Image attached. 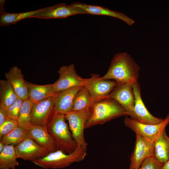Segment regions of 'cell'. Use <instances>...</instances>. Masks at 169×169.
Listing matches in <instances>:
<instances>
[{
    "label": "cell",
    "instance_id": "1",
    "mask_svg": "<svg viewBox=\"0 0 169 169\" xmlns=\"http://www.w3.org/2000/svg\"><path fill=\"white\" fill-rule=\"evenodd\" d=\"M140 68L130 54L119 52L113 56L107 73L101 78L113 79L118 84L126 83L133 85L138 82Z\"/></svg>",
    "mask_w": 169,
    "mask_h": 169
},
{
    "label": "cell",
    "instance_id": "2",
    "mask_svg": "<svg viewBox=\"0 0 169 169\" xmlns=\"http://www.w3.org/2000/svg\"><path fill=\"white\" fill-rule=\"evenodd\" d=\"M65 120V115L54 112L46 126L55 140L58 150L70 154L75 150L78 146Z\"/></svg>",
    "mask_w": 169,
    "mask_h": 169
},
{
    "label": "cell",
    "instance_id": "3",
    "mask_svg": "<svg viewBox=\"0 0 169 169\" xmlns=\"http://www.w3.org/2000/svg\"><path fill=\"white\" fill-rule=\"evenodd\" d=\"M126 115H128L126 111L115 100L110 98L103 99L94 103L85 129Z\"/></svg>",
    "mask_w": 169,
    "mask_h": 169
},
{
    "label": "cell",
    "instance_id": "4",
    "mask_svg": "<svg viewBox=\"0 0 169 169\" xmlns=\"http://www.w3.org/2000/svg\"><path fill=\"white\" fill-rule=\"evenodd\" d=\"M86 150L78 146L70 154L58 150L49 153L44 157L31 161L36 166L44 169H60L67 167L72 163L83 160L87 155Z\"/></svg>",
    "mask_w": 169,
    "mask_h": 169
},
{
    "label": "cell",
    "instance_id": "5",
    "mask_svg": "<svg viewBox=\"0 0 169 169\" xmlns=\"http://www.w3.org/2000/svg\"><path fill=\"white\" fill-rule=\"evenodd\" d=\"M91 109L72 110L65 115L72 137L77 146L86 150L88 144L85 140L84 131L86 124L91 114Z\"/></svg>",
    "mask_w": 169,
    "mask_h": 169
},
{
    "label": "cell",
    "instance_id": "6",
    "mask_svg": "<svg viewBox=\"0 0 169 169\" xmlns=\"http://www.w3.org/2000/svg\"><path fill=\"white\" fill-rule=\"evenodd\" d=\"M124 123L125 126L144 138L154 142L169 124V114L162 122L156 125L141 123L126 116Z\"/></svg>",
    "mask_w": 169,
    "mask_h": 169
},
{
    "label": "cell",
    "instance_id": "7",
    "mask_svg": "<svg viewBox=\"0 0 169 169\" xmlns=\"http://www.w3.org/2000/svg\"><path fill=\"white\" fill-rule=\"evenodd\" d=\"M58 72L59 78L53 84L56 93L74 87L84 86L87 81V79L83 78L78 74L73 64L61 66Z\"/></svg>",
    "mask_w": 169,
    "mask_h": 169
},
{
    "label": "cell",
    "instance_id": "8",
    "mask_svg": "<svg viewBox=\"0 0 169 169\" xmlns=\"http://www.w3.org/2000/svg\"><path fill=\"white\" fill-rule=\"evenodd\" d=\"M106 98L115 100L124 109L130 118L136 120L132 85L126 83L118 84Z\"/></svg>",
    "mask_w": 169,
    "mask_h": 169
},
{
    "label": "cell",
    "instance_id": "9",
    "mask_svg": "<svg viewBox=\"0 0 169 169\" xmlns=\"http://www.w3.org/2000/svg\"><path fill=\"white\" fill-rule=\"evenodd\" d=\"M55 95L42 101L32 102L31 124L36 126L47 125L54 113V101Z\"/></svg>",
    "mask_w": 169,
    "mask_h": 169
},
{
    "label": "cell",
    "instance_id": "10",
    "mask_svg": "<svg viewBox=\"0 0 169 169\" xmlns=\"http://www.w3.org/2000/svg\"><path fill=\"white\" fill-rule=\"evenodd\" d=\"M154 157V142L136 134V141L131 156L129 169H136L146 158Z\"/></svg>",
    "mask_w": 169,
    "mask_h": 169
},
{
    "label": "cell",
    "instance_id": "11",
    "mask_svg": "<svg viewBox=\"0 0 169 169\" xmlns=\"http://www.w3.org/2000/svg\"><path fill=\"white\" fill-rule=\"evenodd\" d=\"M117 84L115 81L104 79L98 74H93L87 79L84 86L96 102L106 98Z\"/></svg>",
    "mask_w": 169,
    "mask_h": 169
},
{
    "label": "cell",
    "instance_id": "12",
    "mask_svg": "<svg viewBox=\"0 0 169 169\" xmlns=\"http://www.w3.org/2000/svg\"><path fill=\"white\" fill-rule=\"evenodd\" d=\"M79 14H87L82 9L71 4L59 3L44 8V9L34 15L33 18L40 19H61Z\"/></svg>",
    "mask_w": 169,
    "mask_h": 169
},
{
    "label": "cell",
    "instance_id": "13",
    "mask_svg": "<svg viewBox=\"0 0 169 169\" xmlns=\"http://www.w3.org/2000/svg\"><path fill=\"white\" fill-rule=\"evenodd\" d=\"M15 149L17 158L31 161L42 158L50 153L28 137L15 146Z\"/></svg>",
    "mask_w": 169,
    "mask_h": 169
},
{
    "label": "cell",
    "instance_id": "14",
    "mask_svg": "<svg viewBox=\"0 0 169 169\" xmlns=\"http://www.w3.org/2000/svg\"><path fill=\"white\" fill-rule=\"evenodd\" d=\"M135 98L134 110L136 120L148 124L156 125L162 122L164 119L155 117L146 107L141 97V88L138 82L132 85Z\"/></svg>",
    "mask_w": 169,
    "mask_h": 169
},
{
    "label": "cell",
    "instance_id": "15",
    "mask_svg": "<svg viewBox=\"0 0 169 169\" xmlns=\"http://www.w3.org/2000/svg\"><path fill=\"white\" fill-rule=\"evenodd\" d=\"M25 131L28 137L50 153L58 150L55 140L49 132L46 126L30 124Z\"/></svg>",
    "mask_w": 169,
    "mask_h": 169
},
{
    "label": "cell",
    "instance_id": "16",
    "mask_svg": "<svg viewBox=\"0 0 169 169\" xmlns=\"http://www.w3.org/2000/svg\"><path fill=\"white\" fill-rule=\"evenodd\" d=\"M83 86L74 87L57 92L54 101V112L65 115L72 111L74 97Z\"/></svg>",
    "mask_w": 169,
    "mask_h": 169
},
{
    "label": "cell",
    "instance_id": "17",
    "mask_svg": "<svg viewBox=\"0 0 169 169\" xmlns=\"http://www.w3.org/2000/svg\"><path fill=\"white\" fill-rule=\"evenodd\" d=\"M7 80L13 87L18 98L23 100L29 99L28 82L25 80L21 70L17 66L11 67L5 74Z\"/></svg>",
    "mask_w": 169,
    "mask_h": 169
},
{
    "label": "cell",
    "instance_id": "18",
    "mask_svg": "<svg viewBox=\"0 0 169 169\" xmlns=\"http://www.w3.org/2000/svg\"><path fill=\"white\" fill-rule=\"evenodd\" d=\"M71 4L75 7L82 9L87 14L105 15L117 18L123 21L129 26H132L135 22L133 19L124 13L113 11L102 6L80 2H74Z\"/></svg>",
    "mask_w": 169,
    "mask_h": 169
},
{
    "label": "cell",
    "instance_id": "19",
    "mask_svg": "<svg viewBox=\"0 0 169 169\" xmlns=\"http://www.w3.org/2000/svg\"><path fill=\"white\" fill-rule=\"evenodd\" d=\"M29 99L32 102H38L45 100L54 95L56 92L53 84L38 85L28 82Z\"/></svg>",
    "mask_w": 169,
    "mask_h": 169
},
{
    "label": "cell",
    "instance_id": "20",
    "mask_svg": "<svg viewBox=\"0 0 169 169\" xmlns=\"http://www.w3.org/2000/svg\"><path fill=\"white\" fill-rule=\"evenodd\" d=\"M154 157L160 162L164 164L169 160V137L166 129L154 142Z\"/></svg>",
    "mask_w": 169,
    "mask_h": 169
},
{
    "label": "cell",
    "instance_id": "21",
    "mask_svg": "<svg viewBox=\"0 0 169 169\" xmlns=\"http://www.w3.org/2000/svg\"><path fill=\"white\" fill-rule=\"evenodd\" d=\"M95 102L87 88L83 86L78 91L74 97L72 110L81 111L91 109Z\"/></svg>",
    "mask_w": 169,
    "mask_h": 169
},
{
    "label": "cell",
    "instance_id": "22",
    "mask_svg": "<svg viewBox=\"0 0 169 169\" xmlns=\"http://www.w3.org/2000/svg\"><path fill=\"white\" fill-rule=\"evenodd\" d=\"M18 98L13 87L7 80H0V107L6 109Z\"/></svg>",
    "mask_w": 169,
    "mask_h": 169
},
{
    "label": "cell",
    "instance_id": "23",
    "mask_svg": "<svg viewBox=\"0 0 169 169\" xmlns=\"http://www.w3.org/2000/svg\"><path fill=\"white\" fill-rule=\"evenodd\" d=\"M44 8L19 13H9L6 12L0 15V26H7L15 24L17 22L25 19L33 18L34 15L42 11Z\"/></svg>",
    "mask_w": 169,
    "mask_h": 169
},
{
    "label": "cell",
    "instance_id": "24",
    "mask_svg": "<svg viewBox=\"0 0 169 169\" xmlns=\"http://www.w3.org/2000/svg\"><path fill=\"white\" fill-rule=\"evenodd\" d=\"M13 145L5 146L0 153V169H14L19 165Z\"/></svg>",
    "mask_w": 169,
    "mask_h": 169
},
{
    "label": "cell",
    "instance_id": "25",
    "mask_svg": "<svg viewBox=\"0 0 169 169\" xmlns=\"http://www.w3.org/2000/svg\"><path fill=\"white\" fill-rule=\"evenodd\" d=\"M28 137L25 130L18 126L11 132L3 136L0 141L4 146L13 145L16 146Z\"/></svg>",
    "mask_w": 169,
    "mask_h": 169
},
{
    "label": "cell",
    "instance_id": "26",
    "mask_svg": "<svg viewBox=\"0 0 169 169\" xmlns=\"http://www.w3.org/2000/svg\"><path fill=\"white\" fill-rule=\"evenodd\" d=\"M32 102L29 99L24 100L21 106L18 120V126L26 130L30 125Z\"/></svg>",
    "mask_w": 169,
    "mask_h": 169
},
{
    "label": "cell",
    "instance_id": "27",
    "mask_svg": "<svg viewBox=\"0 0 169 169\" xmlns=\"http://www.w3.org/2000/svg\"><path fill=\"white\" fill-rule=\"evenodd\" d=\"M18 126L17 120L8 117L3 123L0 126V139L4 135L13 131Z\"/></svg>",
    "mask_w": 169,
    "mask_h": 169
},
{
    "label": "cell",
    "instance_id": "28",
    "mask_svg": "<svg viewBox=\"0 0 169 169\" xmlns=\"http://www.w3.org/2000/svg\"><path fill=\"white\" fill-rule=\"evenodd\" d=\"M23 101L18 98L11 105L5 109L8 118L18 121L20 109Z\"/></svg>",
    "mask_w": 169,
    "mask_h": 169
},
{
    "label": "cell",
    "instance_id": "29",
    "mask_svg": "<svg viewBox=\"0 0 169 169\" xmlns=\"http://www.w3.org/2000/svg\"><path fill=\"white\" fill-rule=\"evenodd\" d=\"M164 164L154 157H151L145 159L140 167L136 169H161Z\"/></svg>",
    "mask_w": 169,
    "mask_h": 169
},
{
    "label": "cell",
    "instance_id": "30",
    "mask_svg": "<svg viewBox=\"0 0 169 169\" xmlns=\"http://www.w3.org/2000/svg\"><path fill=\"white\" fill-rule=\"evenodd\" d=\"M7 118L6 110L0 107V126L3 123Z\"/></svg>",
    "mask_w": 169,
    "mask_h": 169
},
{
    "label": "cell",
    "instance_id": "31",
    "mask_svg": "<svg viewBox=\"0 0 169 169\" xmlns=\"http://www.w3.org/2000/svg\"><path fill=\"white\" fill-rule=\"evenodd\" d=\"M5 0H0V15L6 12L4 11V7Z\"/></svg>",
    "mask_w": 169,
    "mask_h": 169
},
{
    "label": "cell",
    "instance_id": "32",
    "mask_svg": "<svg viewBox=\"0 0 169 169\" xmlns=\"http://www.w3.org/2000/svg\"><path fill=\"white\" fill-rule=\"evenodd\" d=\"M161 169H169V160L164 164Z\"/></svg>",
    "mask_w": 169,
    "mask_h": 169
},
{
    "label": "cell",
    "instance_id": "33",
    "mask_svg": "<svg viewBox=\"0 0 169 169\" xmlns=\"http://www.w3.org/2000/svg\"><path fill=\"white\" fill-rule=\"evenodd\" d=\"M4 146L3 144L0 141V153L3 151Z\"/></svg>",
    "mask_w": 169,
    "mask_h": 169
}]
</instances>
